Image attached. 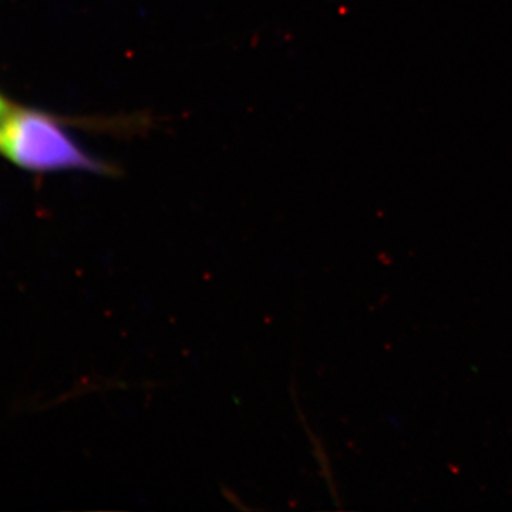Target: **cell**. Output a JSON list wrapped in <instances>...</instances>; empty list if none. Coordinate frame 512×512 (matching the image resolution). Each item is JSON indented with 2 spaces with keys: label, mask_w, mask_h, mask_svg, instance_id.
I'll return each instance as SVG.
<instances>
[{
  "label": "cell",
  "mask_w": 512,
  "mask_h": 512,
  "mask_svg": "<svg viewBox=\"0 0 512 512\" xmlns=\"http://www.w3.org/2000/svg\"><path fill=\"white\" fill-rule=\"evenodd\" d=\"M70 124L123 137L146 133L153 121L147 114L64 119L46 111L12 107L0 126V151L12 163L35 173L79 170L101 175L119 174L116 164L90 156L73 140L66 130Z\"/></svg>",
  "instance_id": "6da1fadb"
},
{
  "label": "cell",
  "mask_w": 512,
  "mask_h": 512,
  "mask_svg": "<svg viewBox=\"0 0 512 512\" xmlns=\"http://www.w3.org/2000/svg\"><path fill=\"white\" fill-rule=\"evenodd\" d=\"M10 109H12V106H10L8 101H6L5 99H3L2 96H0V121H2L3 117H5L6 114L9 113Z\"/></svg>",
  "instance_id": "7a4b0ae2"
}]
</instances>
